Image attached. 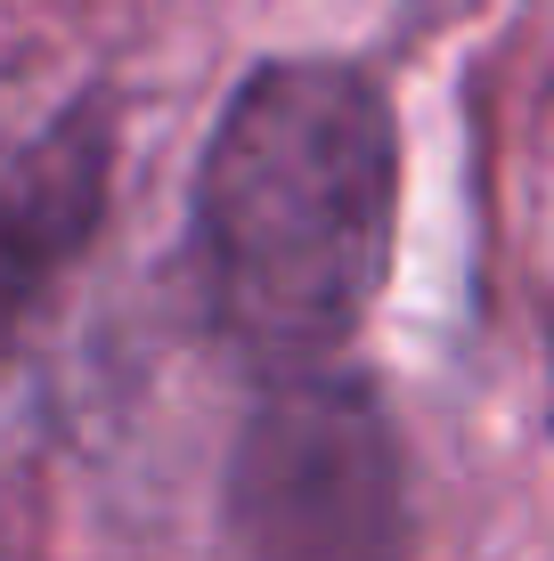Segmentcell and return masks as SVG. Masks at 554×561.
Returning a JSON list of instances; mask_svg holds the SVG:
<instances>
[{"mask_svg":"<svg viewBox=\"0 0 554 561\" xmlns=\"http://www.w3.org/2000/svg\"><path fill=\"white\" fill-rule=\"evenodd\" d=\"M392 106L335 57H278L196 171V268L221 334L310 375L368 318L392 253Z\"/></svg>","mask_w":554,"mask_h":561,"instance_id":"cell-1","label":"cell"},{"mask_svg":"<svg viewBox=\"0 0 554 561\" xmlns=\"http://www.w3.org/2000/svg\"><path fill=\"white\" fill-rule=\"evenodd\" d=\"M245 561H399L408 496L375 399L342 375H294L245 423L228 472Z\"/></svg>","mask_w":554,"mask_h":561,"instance_id":"cell-2","label":"cell"},{"mask_svg":"<svg viewBox=\"0 0 554 561\" xmlns=\"http://www.w3.org/2000/svg\"><path fill=\"white\" fill-rule=\"evenodd\" d=\"M106 171H114V123L99 99H82L0 171V358L33 325L49 277L90 244L106 211Z\"/></svg>","mask_w":554,"mask_h":561,"instance_id":"cell-3","label":"cell"}]
</instances>
